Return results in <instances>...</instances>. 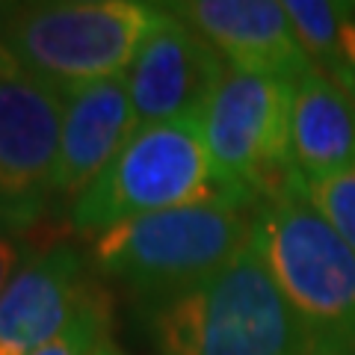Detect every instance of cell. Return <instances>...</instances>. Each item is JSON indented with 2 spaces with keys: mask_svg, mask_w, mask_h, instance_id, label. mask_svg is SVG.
Listing matches in <instances>:
<instances>
[{
  "mask_svg": "<svg viewBox=\"0 0 355 355\" xmlns=\"http://www.w3.org/2000/svg\"><path fill=\"white\" fill-rule=\"evenodd\" d=\"M18 270H21V249H18V243L0 231V293H3V287L12 282V275Z\"/></svg>",
  "mask_w": 355,
  "mask_h": 355,
  "instance_id": "17",
  "label": "cell"
},
{
  "mask_svg": "<svg viewBox=\"0 0 355 355\" xmlns=\"http://www.w3.org/2000/svg\"><path fill=\"white\" fill-rule=\"evenodd\" d=\"M252 231L254 210L234 202L160 210L98 234L89 263L154 305L216 275L249 243Z\"/></svg>",
  "mask_w": 355,
  "mask_h": 355,
  "instance_id": "3",
  "label": "cell"
},
{
  "mask_svg": "<svg viewBox=\"0 0 355 355\" xmlns=\"http://www.w3.org/2000/svg\"><path fill=\"white\" fill-rule=\"evenodd\" d=\"M160 6L139 0L0 3V36L21 71L57 86L125 77Z\"/></svg>",
  "mask_w": 355,
  "mask_h": 355,
  "instance_id": "4",
  "label": "cell"
},
{
  "mask_svg": "<svg viewBox=\"0 0 355 355\" xmlns=\"http://www.w3.org/2000/svg\"><path fill=\"white\" fill-rule=\"evenodd\" d=\"M302 193L317 214L338 231V237L355 252V169L302 181Z\"/></svg>",
  "mask_w": 355,
  "mask_h": 355,
  "instance_id": "15",
  "label": "cell"
},
{
  "mask_svg": "<svg viewBox=\"0 0 355 355\" xmlns=\"http://www.w3.org/2000/svg\"><path fill=\"white\" fill-rule=\"evenodd\" d=\"M254 237L311 355H355V252L302 193V178L254 207Z\"/></svg>",
  "mask_w": 355,
  "mask_h": 355,
  "instance_id": "2",
  "label": "cell"
},
{
  "mask_svg": "<svg viewBox=\"0 0 355 355\" xmlns=\"http://www.w3.org/2000/svg\"><path fill=\"white\" fill-rule=\"evenodd\" d=\"M95 355H125V352H121L113 340H104L101 347H98V352H95Z\"/></svg>",
  "mask_w": 355,
  "mask_h": 355,
  "instance_id": "19",
  "label": "cell"
},
{
  "mask_svg": "<svg viewBox=\"0 0 355 355\" xmlns=\"http://www.w3.org/2000/svg\"><path fill=\"white\" fill-rule=\"evenodd\" d=\"M125 77L62 89L57 198L74 202L137 133Z\"/></svg>",
  "mask_w": 355,
  "mask_h": 355,
  "instance_id": "11",
  "label": "cell"
},
{
  "mask_svg": "<svg viewBox=\"0 0 355 355\" xmlns=\"http://www.w3.org/2000/svg\"><path fill=\"white\" fill-rule=\"evenodd\" d=\"M228 62L205 36L160 6L125 74L137 125L202 119Z\"/></svg>",
  "mask_w": 355,
  "mask_h": 355,
  "instance_id": "8",
  "label": "cell"
},
{
  "mask_svg": "<svg viewBox=\"0 0 355 355\" xmlns=\"http://www.w3.org/2000/svg\"><path fill=\"white\" fill-rule=\"evenodd\" d=\"M284 12L311 65L343 86L347 80L340 53L343 0H284Z\"/></svg>",
  "mask_w": 355,
  "mask_h": 355,
  "instance_id": "13",
  "label": "cell"
},
{
  "mask_svg": "<svg viewBox=\"0 0 355 355\" xmlns=\"http://www.w3.org/2000/svg\"><path fill=\"white\" fill-rule=\"evenodd\" d=\"M21 74V65L15 60V53L9 51V44L3 42V36H0V80H6V77H15Z\"/></svg>",
  "mask_w": 355,
  "mask_h": 355,
  "instance_id": "18",
  "label": "cell"
},
{
  "mask_svg": "<svg viewBox=\"0 0 355 355\" xmlns=\"http://www.w3.org/2000/svg\"><path fill=\"white\" fill-rule=\"evenodd\" d=\"M148 317L160 355H311L254 231L216 275L154 302Z\"/></svg>",
  "mask_w": 355,
  "mask_h": 355,
  "instance_id": "1",
  "label": "cell"
},
{
  "mask_svg": "<svg viewBox=\"0 0 355 355\" xmlns=\"http://www.w3.org/2000/svg\"><path fill=\"white\" fill-rule=\"evenodd\" d=\"M166 9L205 36L237 71L293 86L314 69L279 0H187Z\"/></svg>",
  "mask_w": 355,
  "mask_h": 355,
  "instance_id": "9",
  "label": "cell"
},
{
  "mask_svg": "<svg viewBox=\"0 0 355 355\" xmlns=\"http://www.w3.org/2000/svg\"><path fill=\"white\" fill-rule=\"evenodd\" d=\"M291 98L293 86L246 74L228 65L202 113L210 169L228 202H258L296 181L291 166Z\"/></svg>",
  "mask_w": 355,
  "mask_h": 355,
  "instance_id": "6",
  "label": "cell"
},
{
  "mask_svg": "<svg viewBox=\"0 0 355 355\" xmlns=\"http://www.w3.org/2000/svg\"><path fill=\"white\" fill-rule=\"evenodd\" d=\"M291 166L302 181L355 169V95L317 69L293 83Z\"/></svg>",
  "mask_w": 355,
  "mask_h": 355,
  "instance_id": "12",
  "label": "cell"
},
{
  "mask_svg": "<svg viewBox=\"0 0 355 355\" xmlns=\"http://www.w3.org/2000/svg\"><path fill=\"white\" fill-rule=\"evenodd\" d=\"M340 53H343V71L347 80L343 86L355 95V3H343L340 15Z\"/></svg>",
  "mask_w": 355,
  "mask_h": 355,
  "instance_id": "16",
  "label": "cell"
},
{
  "mask_svg": "<svg viewBox=\"0 0 355 355\" xmlns=\"http://www.w3.org/2000/svg\"><path fill=\"white\" fill-rule=\"evenodd\" d=\"M62 92L15 74L0 80V231H24L57 202Z\"/></svg>",
  "mask_w": 355,
  "mask_h": 355,
  "instance_id": "7",
  "label": "cell"
},
{
  "mask_svg": "<svg viewBox=\"0 0 355 355\" xmlns=\"http://www.w3.org/2000/svg\"><path fill=\"white\" fill-rule=\"evenodd\" d=\"M104 340H110V302L101 287L89 282L71 323L33 355H95Z\"/></svg>",
  "mask_w": 355,
  "mask_h": 355,
  "instance_id": "14",
  "label": "cell"
},
{
  "mask_svg": "<svg viewBox=\"0 0 355 355\" xmlns=\"http://www.w3.org/2000/svg\"><path fill=\"white\" fill-rule=\"evenodd\" d=\"M89 258L53 243L30 258L0 293V355H33L71 323L89 287Z\"/></svg>",
  "mask_w": 355,
  "mask_h": 355,
  "instance_id": "10",
  "label": "cell"
},
{
  "mask_svg": "<svg viewBox=\"0 0 355 355\" xmlns=\"http://www.w3.org/2000/svg\"><path fill=\"white\" fill-rule=\"evenodd\" d=\"M207 202L228 198L210 169L202 119H181L137 128L107 169L69 205V219L80 237H98L119 222Z\"/></svg>",
  "mask_w": 355,
  "mask_h": 355,
  "instance_id": "5",
  "label": "cell"
}]
</instances>
